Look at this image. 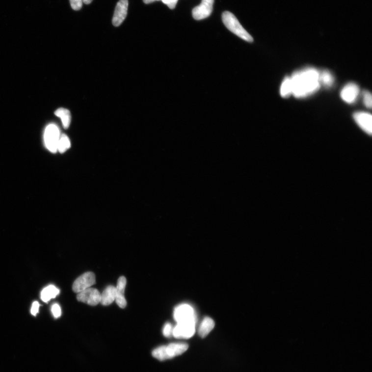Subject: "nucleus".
<instances>
[{
	"label": "nucleus",
	"instance_id": "obj_1",
	"mask_svg": "<svg viewBox=\"0 0 372 372\" xmlns=\"http://www.w3.org/2000/svg\"><path fill=\"white\" fill-rule=\"evenodd\" d=\"M291 79L292 95L298 99L315 93L320 87L319 71L313 67L303 68L293 73Z\"/></svg>",
	"mask_w": 372,
	"mask_h": 372
},
{
	"label": "nucleus",
	"instance_id": "obj_2",
	"mask_svg": "<svg viewBox=\"0 0 372 372\" xmlns=\"http://www.w3.org/2000/svg\"><path fill=\"white\" fill-rule=\"evenodd\" d=\"M188 347V345L184 343H174L155 349L152 352V355L156 359L163 361L183 354Z\"/></svg>",
	"mask_w": 372,
	"mask_h": 372
},
{
	"label": "nucleus",
	"instance_id": "obj_3",
	"mask_svg": "<svg viewBox=\"0 0 372 372\" xmlns=\"http://www.w3.org/2000/svg\"><path fill=\"white\" fill-rule=\"evenodd\" d=\"M222 22L228 30L237 35L243 40L252 43L253 42V37L247 32L237 18L230 12H224L222 15Z\"/></svg>",
	"mask_w": 372,
	"mask_h": 372
},
{
	"label": "nucleus",
	"instance_id": "obj_4",
	"mask_svg": "<svg viewBox=\"0 0 372 372\" xmlns=\"http://www.w3.org/2000/svg\"><path fill=\"white\" fill-rule=\"evenodd\" d=\"M60 136V130L57 126L52 124L47 126L44 132V140L46 148L49 151L53 153L57 152V145Z\"/></svg>",
	"mask_w": 372,
	"mask_h": 372
},
{
	"label": "nucleus",
	"instance_id": "obj_5",
	"mask_svg": "<svg viewBox=\"0 0 372 372\" xmlns=\"http://www.w3.org/2000/svg\"><path fill=\"white\" fill-rule=\"evenodd\" d=\"M174 318L177 323L196 322L194 309L191 306L186 303L175 308Z\"/></svg>",
	"mask_w": 372,
	"mask_h": 372
},
{
	"label": "nucleus",
	"instance_id": "obj_6",
	"mask_svg": "<svg viewBox=\"0 0 372 372\" xmlns=\"http://www.w3.org/2000/svg\"><path fill=\"white\" fill-rule=\"evenodd\" d=\"M95 283L96 278L94 273L92 272H87L75 281L73 285V290L75 292L79 293L91 288Z\"/></svg>",
	"mask_w": 372,
	"mask_h": 372
},
{
	"label": "nucleus",
	"instance_id": "obj_7",
	"mask_svg": "<svg viewBox=\"0 0 372 372\" xmlns=\"http://www.w3.org/2000/svg\"><path fill=\"white\" fill-rule=\"evenodd\" d=\"M77 298L86 304L96 306L101 302V293L97 289L90 288L78 293Z\"/></svg>",
	"mask_w": 372,
	"mask_h": 372
},
{
	"label": "nucleus",
	"instance_id": "obj_8",
	"mask_svg": "<svg viewBox=\"0 0 372 372\" xmlns=\"http://www.w3.org/2000/svg\"><path fill=\"white\" fill-rule=\"evenodd\" d=\"M196 322L178 323L173 328L172 335L176 338L189 339L195 331Z\"/></svg>",
	"mask_w": 372,
	"mask_h": 372
},
{
	"label": "nucleus",
	"instance_id": "obj_9",
	"mask_svg": "<svg viewBox=\"0 0 372 372\" xmlns=\"http://www.w3.org/2000/svg\"><path fill=\"white\" fill-rule=\"evenodd\" d=\"M214 0H202L199 6L192 10V16L195 20L200 21L209 17L213 9Z\"/></svg>",
	"mask_w": 372,
	"mask_h": 372
},
{
	"label": "nucleus",
	"instance_id": "obj_10",
	"mask_svg": "<svg viewBox=\"0 0 372 372\" xmlns=\"http://www.w3.org/2000/svg\"><path fill=\"white\" fill-rule=\"evenodd\" d=\"M359 91V86L356 83L351 82L343 88L340 96L343 101L350 104L356 101Z\"/></svg>",
	"mask_w": 372,
	"mask_h": 372
},
{
	"label": "nucleus",
	"instance_id": "obj_11",
	"mask_svg": "<svg viewBox=\"0 0 372 372\" xmlns=\"http://www.w3.org/2000/svg\"><path fill=\"white\" fill-rule=\"evenodd\" d=\"M128 0H120L115 7L112 23L115 27L120 26L124 21L128 11Z\"/></svg>",
	"mask_w": 372,
	"mask_h": 372
},
{
	"label": "nucleus",
	"instance_id": "obj_12",
	"mask_svg": "<svg viewBox=\"0 0 372 372\" xmlns=\"http://www.w3.org/2000/svg\"><path fill=\"white\" fill-rule=\"evenodd\" d=\"M354 119L360 128L368 134L371 135L372 132V115L367 112H359L355 113Z\"/></svg>",
	"mask_w": 372,
	"mask_h": 372
},
{
	"label": "nucleus",
	"instance_id": "obj_13",
	"mask_svg": "<svg viewBox=\"0 0 372 372\" xmlns=\"http://www.w3.org/2000/svg\"><path fill=\"white\" fill-rule=\"evenodd\" d=\"M126 279L125 277H121L117 280V286L115 288V300L121 308H125L127 305V301L125 298L124 292L126 286Z\"/></svg>",
	"mask_w": 372,
	"mask_h": 372
},
{
	"label": "nucleus",
	"instance_id": "obj_14",
	"mask_svg": "<svg viewBox=\"0 0 372 372\" xmlns=\"http://www.w3.org/2000/svg\"><path fill=\"white\" fill-rule=\"evenodd\" d=\"M214 327L213 320L209 317H206L202 320L199 329V335L204 338L208 336Z\"/></svg>",
	"mask_w": 372,
	"mask_h": 372
},
{
	"label": "nucleus",
	"instance_id": "obj_15",
	"mask_svg": "<svg viewBox=\"0 0 372 372\" xmlns=\"http://www.w3.org/2000/svg\"><path fill=\"white\" fill-rule=\"evenodd\" d=\"M115 299V288L110 286L107 287L101 294L100 303L104 306H108L114 302Z\"/></svg>",
	"mask_w": 372,
	"mask_h": 372
},
{
	"label": "nucleus",
	"instance_id": "obj_16",
	"mask_svg": "<svg viewBox=\"0 0 372 372\" xmlns=\"http://www.w3.org/2000/svg\"><path fill=\"white\" fill-rule=\"evenodd\" d=\"M60 291L53 285L49 286L45 288L41 292V298L45 302L51 300L58 295Z\"/></svg>",
	"mask_w": 372,
	"mask_h": 372
},
{
	"label": "nucleus",
	"instance_id": "obj_17",
	"mask_svg": "<svg viewBox=\"0 0 372 372\" xmlns=\"http://www.w3.org/2000/svg\"><path fill=\"white\" fill-rule=\"evenodd\" d=\"M335 78L331 72L328 70L319 72V81L320 84L325 87H330L334 84Z\"/></svg>",
	"mask_w": 372,
	"mask_h": 372
},
{
	"label": "nucleus",
	"instance_id": "obj_18",
	"mask_svg": "<svg viewBox=\"0 0 372 372\" xmlns=\"http://www.w3.org/2000/svg\"><path fill=\"white\" fill-rule=\"evenodd\" d=\"M55 114L60 117L64 128L67 129L71 123V114L70 111L66 109L60 108L55 112Z\"/></svg>",
	"mask_w": 372,
	"mask_h": 372
},
{
	"label": "nucleus",
	"instance_id": "obj_19",
	"mask_svg": "<svg viewBox=\"0 0 372 372\" xmlns=\"http://www.w3.org/2000/svg\"><path fill=\"white\" fill-rule=\"evenodd\" d=\"M280 95L283 98H288L292 95V85L291 77H287L283 80L280 87Z\"/></svg>",
	"mask_w": 372,
	"mask_h": 372
},
{
	"label": "nucleus",
	"instance_id": "obj_20",
	"mask_svg": "<svg viewBox=\"0 0 372 372\" xmlns=\"http://www.w3.org/2000/svg\"><path fill=\"white\" fill-rule=\"evenodd\" d=\"M71 143L68 137L65 134L61 135L57 145V151L64 153L71 148Z\"/></svg>",
	"mask_w": 372,
	"mask_h": 372
},
{
	"label": "nucleus",
	"instance_id": "obj_21",
	"mask_svg": "<svg viewBox=\"0 0 372 372\" xmlns=\"http://www.w3.org/2000/svg\"><path fill=\"white\" fill-rule=\"evenodd\" d=\"M364 103L368 108L371 109L372 105V97L369 91H365L363 93Z\"/></svg>",
	"mask_w": 372,
	"mask_h": 372
},
{
	"label": "nucleus",
	"instance_id": "obj_22",
	"mask_svg": "<svg viewBox=\"0 0 372 372\" xmlns=\"http://www.w3.org/2000/svg\"><path fill=\"white\" fill-rule=\"evenodd\" d=\"M173 328L170 323H166L163 328V335L164 337L169 338L173 334Z\"/></svg>",
	"mask_w": 372,
	"mask_h": 372
},
{
	"label": "nucleus",
	"instance_id": "obj_23",
	"mask_svg": "<svg viewBox=\"0 0 372 372\" xmlns=\"http://www.w3.org/2000/svg\"><path fill=\"white\" fill-rule=\"evenodd\" d=\"M71 6L74 10L79 11L82 6V0H70Z\"/></svg>",
	"mask_w": 372,
	"mask_h": 372
},
{
	"label": "nucleus",
	"instance_id": "obj_24",
	"mask_svg": "<svg viewBox=\"0 0 372 372\" xmlns=\"http://www.w3.org/2000/svg\"><path fill=\"white\" fill-rule=\"evenodd\" d=\"M52 311L53 316L55 318H59L61 316V309L59 305L58 304L53 305L52 307Z\"/></svg>",
	"mask_w": 372,
	"mask_h": 372
},
{
	"label": "nucleus",
	"instance_id": "obj_25",
	"mask_svg": "<svg viewBox=\"0 0 372 372\" xmlns=\"http://www.w3.org/2000/svg\"><path fill=\"white\" fill-rule=\"evenodd\" d=\"M162 2L170 9H174L179 0H161Z\"/></svg>",
	"mask_w": 372,
	"mask_h": 372
},
{
	"label": "nucleus",
	"instance_id": "obj_26",
	"mask_svg": "<svg viewBox=\"0 0 372 372\" xmlns=\"http://www.w3.org/2000/svg\"><path fill=\"white\" fill-rule=\"evenodd\" d=\"M39 308H40V304H39V303L37 301H35L32 305V308H31V314L35 316L39 310Z\"/></svg>",
	"mask_w": 372,
	"mask_h": 372
},
{
	"label": "nucleus",
	"instance_id": "obj_27",
	"mask_svg": "<svg viewBox=\"0 0 372 372\" xmlns=\"http://www.w3.org/2000/svg\"><path fill=\"white\" fill-rule=\"evenodd\" d=\"M143 1L144 3L148 4L157 1H161V0H143Z\"/></svg>",
	"mask_w": 372,
	"mask_h": 372
},
{
	"label": "nucleus",
	"instance_id": "obj_28",
	"mask_svg": "<svg viewBox=\"0 0 372 372\" xmlns=\"http://www.w3.org/2000/svg\"><path fill=\"white\" fill-rule=\"evenodd\" d=\"M93 1V0H82V2L85 4H89Z\"/></svg>",
	"mask_w": 372,
	"mask_h": 372
}]
</instances>
